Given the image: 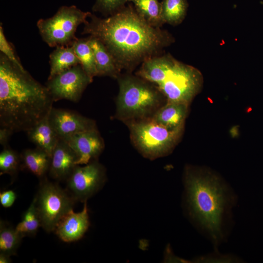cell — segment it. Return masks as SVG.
Masks as SVG:
<instances>
[{"instance_id": "3957f363", "label": "cell", "mask_w": 263, "mask_h": 263, "mask_svg": "<svg viewBox=\"0 0 263 263\" xmlns=\"http://www.w3.org/2000/svg\"><path fill=\"white\" fill-rule=\"evenodd\" d=\"M184 179L189 215L218 246L225 238L235 194L219 176L205 169L188 167Z\"/></svg>"}, {"instance_id": "cb8c5ba5", "label": "cell", "mask_w": 263, "mask_h": 263, "mask_svg": "<svg viewBox=\"0 0 263 263\" xmlns=\"http://www.w3.org/2000/svg\"><path fill=\"white\" fill-rule=\"evenodd\" d=\"M41 226L39 218L33 199L29 207L23 214L21 221L15 227L16 229L24 237L33 236Z\"/></svg>"}, {"instance_id": "277c9868", "label": "cell", "mask_w": 263, "mask_h": 263, "mask_svg": "<svg viewBox=\"0 0 263 263\" xmlns=\"http://www.w3.org/2000/svg\"><path fill=\"white\" fill-rule=\"evenodd\" d=\"M135 74L154 84L167 102L189 105L201 90L203 76L192 66L163 53L141 64Z\"/></svg>"}, {"instance_id": "d6986e66", "label": "cell", "mask_w": 263, "mask_h": 263, "mask_svg": "<svg viewBox=\"0 0 263 263\" xmlns=\"http://www.w3.org/2000/svg\"><path fill=\"white\" fill-rule=\"evenodd\" d=\"M49 57L50 71L48 79L74 66L80 64L72 46L56 47Z\"/></svg>"}, {"instance_id": "4316f807", "label": "cell", "mask_w": 263, "mask_h": 263, "mask_svg": "<svg viewBox=\"0 0 263 263\" xmlns=\"http://www.w3.org/2000/svg\"><path fill=\"white\" fill-rule=\"evenodd\" d=\"M0 50L1 53L14 64L19 67L24 68L16 56L12 46L7 41L1 25L0 26Z\"/></svg>"}, {"instance_id": "ba28073f", "label": "cell", "mask_w": 263, "mask_h": 263, "mask_svg": "<svg viewBox=\"0 0 263 263\" xmlns=\"http://www.w3.org/2000/svg\"><path fill=\"white\" fill-rule=\"evenodd\" d=\"M34 199L41 227L48 233L54 231L59 220L73 209L76 202L66 189L46 177L40 179Z\"/></svg>"}, {"instance_id": "8fae6325", "label": "cell", "mask_w": 263, "mask_h": 263, "mask_svg": "<svg viewBox=\"0 0 263 263\" xmlns=\"http://www.w3.org/2000/svg\"><path fill=\"white\" fill-rule=\"evenodd\" d=\"M48 121L60 139L65 140L79 132L96 128L94 120L73 111L52 107Z\"/></svg>"}, {"instance_id": "9c48e42d", "label": "cell", "mask_w": 263, "mask_h": 263, "mask_svg": "<svg viewBox=\"0 0 263 263\" xmlns=\"http://www.w3.org/2000/svg\"><path fill=\"white\" fill-rule=\"evenodd\" d=\"M105 180V168L95 160L75 167L66 180V189L76 202L84 203L103 187Z\"/></svg>"}, {"instance_id": "44dd1931", "label": "cell", "mask_w": 263, "mask_h": 263, "mask_svg": "<svg viewBox=\"0 0 263 263\" xmlns=\"http://www.w3.org/2000/svg\"><path fill=\"white\" fill-rule=\"evenodd\" d=\"M161 4V16L165 23L177 26L183 22L187 15V0H163Z\"/></svg>"}, {"instance_id": "f546056e", "label": "cell", "mask_w": 263, "mask_h": 263, "mask_svg": "<svg viewBox=\"0 0 263 263\" xmlns=\"http://www.w3.org/2000/svg\"><path fill=\"white\" fill-rule=\"evenodd\" d=\"M14 132L8 128L0 127V144L4 147H8L10 137Z\"/></svg>"}, {"instance_id": "ac0fdd59", "label": "cell", "mask_w": 263, "mask_h": 263, "mask_svg": "<svg viewBox=\"0 0 263 263\" xmlns=\"http://www.w3.org/2000/svg\"><path fill=\"white\" fill-rule=\"evenodd\" d=\"M21 167L41 179L49 171L50 156L44 150L36 148L26 149L20 154Z\"/></svg>"}, {"instance_id": "f1b7e54d", "label": "cell", "mask_w": 263, "mask_h": 263, "mask_svg": "<svg viewBox=\"0 0 263 263\" xmlns=\"http://www.w3.org/2000/svg\"><path fill=\"white\" fill-rule=\"evenodd\" d=\"M16 194L12 190H7L0 192V203L5 208L11 207L16 199Z\"/></svg>"}, {"instance_id": "4dcf8cb0", "label": "cell", "mask_w": 263, "mask_h": 263, "mask_svg": "<svg viewBox=\"0 0 263 263\" xmlns=\"http://www.w3.org/2000/svg\"><path fill=\"white\" fill-rule=\"evenodd\" d=\"M11 262L10 256L0 253V263H9Z\"/></svg>"}, {"instance_id": "9a60e30c", "label": "cell", "mask_w": 263, "mask_h": 263, "mask_svg": "<svg viewBox=\"0 0 263 263\" xmlns=\"http://www.w3.org/2000/svg\"><path fill=\"white\" fill-rule=\"evenodd\" d=\"M188 105L182 103L166 102L150 118L170 129L184 127Z\"/></svg>"}, {"instance_id": "603a6c76", "label": "cell", "mask_w": 263, "mask_h": 263, "mask_svg": "<svg viewBox=\"0 0 263 263\" xmlns=\"http://www.w3.org/2000/svg\"><path fill=\"white\" fill-rule=\"evenodd\" d=\"M79 58L80 64L87 74L93 79L97 76V71L93 51L88 38H77L72 45Z\"/></svg>"}, {"instance_id": "484cf974", "label": "cell", "mask_w": 263, "mask_h": 263, "mask_svg": "<svg viewBox=\"0 0 263 263\" xmlns=\"http://www.w3.org/2000/svg\"><path fill=\"white\" fill-rule=\"evenodd\" d=\"M129 1V0H95L92 10L107 17L122 9Z\"/></svg>"}, {"instance_id": "8992f818", "label": "cell", "mask_w": 263, "mask_h": 263, "mask_svg": "<svg viewBox=\"0 0 263 263\" xmlns=\"http://www.w3.org/2000/svg\"><path fill=\"white\" fill-rule=\"evenodd\" d=\"M131 141L145 157L155 159L170 153L178 143L184 127L170 129L151 118L126 122Z\"/></svg>"}, {"instance_id": "7402d4cb", "label": "cell", "mask_w": 263, "mask_h": 263, "mask_svg": "<svg viewBox=\"0 0 263 263\" xmlns=\"http://www.w3.org/2000/svg\"><path fill=\"white\" fill-rule=\"evenodd\" d=\"M24 237L7 222H0V253L15 255Z\"/></svg>"}, {"instance_id": "30bf717a", "label": "cell", "mask_w": 263, "mask_h": 263, "mask_svg": "<svg viewBox=\"0 0 263 263\" xmlns=\"http://www.w3.org/2000/svg\"><path fill=\"white\" fill-rule=\"evenodd\" d=\"M93 80L78 64L48 79L46 86L54 101L66 99L77 102Z\"/></svg>"}, {"instance_id": "e0dca14e", "label": "cell", "mask_w": 263, "mask_h": 263, "mask_svg": "<svg viewBox=\"0 0 263 263\" xmlns=\"http://www.w3.org/2000/svg\"><path fill=\"white\" fill-rule=\"evenodd\" d=\"M26 132L29 139L36 148L44 150L51 156L60 138L51 126L48 115Z\"/></svg>"}, {"instance_id": "ffe728a7", "label": "cell", "mask_w": 263, "mask_h": 263, "mask_svg": "<svg viewBox=\"0 0 263 263\" xmlns=\"http://www.w3.org/2000/svg\"><path fill=\"white\" fill-rule=\"evenodd\" d=\"M143 19L154 27L161 28L164 22L161 16V4L158 0H129Z\"/></svg>"}, {"instance_id": "5b68a950", "label": "cell", "mask_w": 263, "mask_h": 263, "mask_svg": "<svg viewBox=\"0 0 263 263\" xmlns=\"http://www.w3.org/2000/svg\"><path fill=\"white\" fill-rule=\"evenodd\" d=\"M117 80L119 92L114 117L125 123L150 118L167 102L154 84L135 74H121Z\"/></svg>"}, {"instance_id": "83f0119b", "label": "cell", "mask_w": 263, "mask_h": 263, "mask_svg": "<svg viewBox=\"0 0 263 263\" xmlns=\"http://www.w3.org/2000/svg\"><path fill=\"white\" fill-rule=\"evenodd\" d=\"M195 261L198 263H237L241 262V260L233 255L213 253L199 257Z\"/></svg>"}, {"instance_id": "7c38bea8", "label": "cell", "mask_w": 263, "mask_h": 263, "mask_svg": "<svg viewBox=\"0 0 263 263\" xmlns=\"http://www.w3.org/2000/svg\"><path fill=\"white\" fill-rule=\"evenodd\" d=\"M65 140L77 157V165H85L97 160L105 145L97 128L76 133Z\"/></svg>"}, {"instance_id": "2e32d148", "label": "cell", "mask_w": 263, "mask_h": 263, "mask_svg": "<svg viewBox=\"0 0 263 263\" xmlns=\"http://www.w3.org/2000/svg\"><path fill=\"white\" fill-rule=\"evenodd\" d=\"M88 42L93 51L97 76H108L117 79L121 71L104 44L96 38L89 36Z\"/></svg>"}, {"instance_id": "52a82bcc", "label": "cell", "mask_w": 263, "mask_h": 263, "mask_svg": "<svg viewBox=\"0 0 263 263\" xmlns=\"http://www.w3.org/2000/svg\"><path fill=\"white\" fill-rule=\"evenodd\" d=\"M91 14L75 5L62 6L53 17L38 20L37 27L43 41L49 46H71L77 38L75 34L78 26L85 24Z\"/></svg>"}, {"instance_id": "d4e9b609", "label": "cell", "mask_w": 263, "mask_h": 263, "mask_svg": "<svg viewBox=\"0 0 263 263\" xmlns=\"http://www.w3.org/2000/svg\"><path fill=\"white\" fill-rule=\"evenodd\" d=\"M21 168L20 154L9 146L3 148L0 153V174L16 176Z\"/></svg>"}, {"instance_id": "7a4b0ae2", "label": "cell", "mask_w": 263, "mask_h": 263, "mask_svg": "<svg viewBox=\"0 0 263 263\" xmlns=\"http://www.w3.org/2000/svg\"><path fill=\"white\" fill-rule=\"evenodd\" d=\"M54 102L46 86L0 53V127L26 132L48 115Z\"/></svg>"}, {"instance_id": "4fadbf2b", "label": "cell", "mask_w": 263, "mask_h": 263, "mask_svg": "<svg viewBox=\"0 0 263 263\" xmlns=\"http://www.w3.org/2000/svg\"><path fill=\"white\" fill-rule=\"evenodd\" d=\"M84 203L81 211L75 212L71 209L57 223L54 232L64 242L76 241L87 231L90 221L87 202Z\"/></svg>"}, {"instance_id": "6da1fadb", "label": "cell", "mask_w": 263, "mask_h": 263, "mask_svg": "<svg viewBox=\"0 0 263 263\" xmlns=\"http://www.w3.org/2000/svg\"><path fill=\"white\" fill-rule=\"evenodd\" d=\"M82 34L99 39L122 71L132 73L146 60L164 53L175 42L167 30L151 26L129 4L109 17L91 14Z\"/></svg>"}, {"instance_id": "5bb4252c", "label": "cell", "mask_w": 263, "mask_h": 263, "mask_svg": "<svg viewBox=\"0 0 263 263\" xmlns=\"http://www.w3.org/2000/svg\"><path fill=\"white\" fill-rule=\"evenodd\" d=\"M77 155L68 144L59 139L51 156L48 173L56 181H66L77 165Z\"/></svg>"}]
</instances>
